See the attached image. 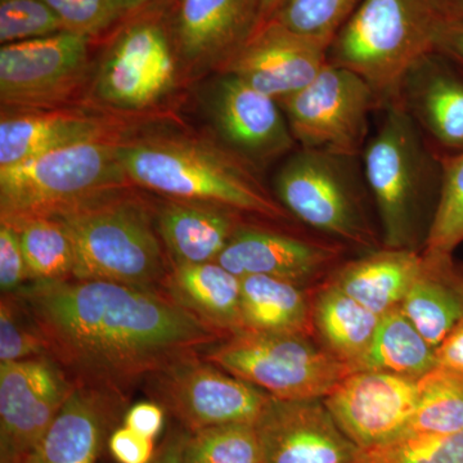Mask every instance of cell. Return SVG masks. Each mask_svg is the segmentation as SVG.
Here are the masks:
<instances>
[{"label":"cell","instance_id":"obj_5","mask_svg":"<svg viewBox=\"0 0 463 463\" xmlns=\"http://www.w3.org/2000/svg\"><path fill=\"white\" fill-rule=\"evenodd\" d=\"M443 23L434 0H362L331 42L328 62L364 78L385 106L411 67L435 51Z\"/></svg>","mask_w":463,"mask_h":463},{"label":"cell","instance_id":"obj_15","mask_svg":"<svg viewBox=\"0 0 463 463\" xmlns=\"http://www.w3.org/2000/svg\"><path fill=\"white\" fill-rule=\"evenodd\" d=\"M261 26V0H174L170 27L183 74L221 72Z\"/></svg>","mask_w":463,"mask_h":463},{"label":"cell","instance_id":"obj_37","mask_svg":"<svg viewBox=\"0 0 463 463\" xmlns=\"http://www.w3.org/2000/svg\"><path fill=\"white\" fill-rule=\"evenodd\" d=\"M47 356L41 334L14 294L0 303V364Z\"/></svg>","mask_w":463,"mask_h":463},{"label":"cell","instance_id":"obj_6","mask_svg":"<svg viewBox=\"0 0 463 463\" xmlns=\"http://www.w3.org/2000/svg\"><path fill=\"white\" fill-rule=\"evenodd\" d=\"M173 2L128 17L103 39L90 79L94 108L129 118L173 96L182 71L170 27Z\"/></svg>","mask_w":463,"mask_h":463},{"label":"cell","instance_id":"obj_21","mask_svg":"<svg viewBox=\"0 0 463 463\" xmlns=\"http://www.w3.org/2000/svg\"><path fill=\"white\" fill-rule=\"evenodd\" d=\"M341 252L337 243L241 225L216 263L240 279L263 276L300 285L327 269Z\"/></svg>","mask_w":463,"mask_h":463},{"label":"cell","instance_id":"obj_45","mask_svg":"<svg viewBox=\"0 0 463 463\" xmlns=\"http://www.w3.org/2000/svg\"><path fill=\"white\" fill-rule=\"evenodd\" d=\"M444 21H463V0H434Z\"/></svg>","mask_w":463,"mask_h":463},{"label":"cell","instance_id":"obj_32","mask_svg":"<svg viewBox=\"0 0 463 463\" xmlns=\"http://www.w3.org/2000/svg\"><path fill=\"white\" fill-rule=\"evenodd\" d=\"M440 157L443 183L437 212L421 251L426 258L452 257L463 242V154Z\"/></svg>","mask_w":463,"mask_h":463},{"label":"cell","instance_id":"obj_10","mask_svg":"<svg viewBox=\"0 0 463 463\" xmlns=\"http://www.w3.org/2000/svg\"><path fill=\"white\" fill-rule=\"evenodd\" d=\"M300 148L362 157L383 100L361 76L328 62L315 80L279 102Z\"/></svg>","mask_w":463,"mask_h":463},{"label":"cell","instance_id":"obj_35","mask_svg":"<svg viewBox=\"0 0 463 463\" xmlns=\"http://www.w3.org/2000/svg\"><path fill=\"white\" fill-rule=\"evenodd\" d=\"M362 0H285L270 20L330 45ZM269 20V21H270Z\"/></svg>","mask_w":463,"mask_h":463},{"label":"cell","instance_id":"obj_23","mask_svg":"<svg viewBox=\"0 0 463 463\" xmlns=\"http://www.w3.org/2000/svg\"><path fill=\"white\" fill-rule=\"evenodd\" d=\"M241 214L230 207L167 199L157 209L156 230L174 264L209 263L242 225Z\"/></svg>","mask_w":463,"mask_h":463},{"label":"cell","instance_id":"obj_19","mask_svg":"<svg viewBox=\"0 0 463 463\" xmlns=\"http://www.w3.org/2000/svg\"><path fill=\"white\" fill-rule=\"evenodd\" d=\"M130 118L97 108H58L3 112L0 120V167L80 145L124 138Z\"/></svg>","mask_w":463,"mask_h":463},{"label":"cell","instance_id":"obj_13","mask_svg":"<svg viewBox=\"0 0 463 463\" xmlns=\"http://www.w3.org/2000/svg\"><path fill=\"white\" fill-rule=\"evenodd\" d=\"M203 109L221 145L259 170L297 147L279 103L236 75L218 72Z\"/></svg>","mask_w":463,"mask_h":463},{"label":"cell","instance_id":"obj_3","mask_svg":"<svg viewBox=\"0 0 463 463\" xmlns=\"http://www.w3.org/2000/svg\"><path fill=\"white\" fill-rule=\"evenodd\" d=\"M362 154L365 183L379 212L383 248L422 251L428 239L423 209L438 207L443 183L440 155L397 99Z\"/></svg>","mask_w":463,"mask_h":463},{"label":"cell","instance_id":"obj_29","mask_svg":"<svg viewBox=\"0 0 463 463\" xmlns=\"http://www.w3.org/2000/svg\"><path fill=\"white\" fill-rule=\"evenodd\" d=\"M438 367L437 350L417 331L401 307L381 317L359 371H376L419 380Z\"/></svg>","mask_w":463,"mask_h":463},{"label":"cell","instance_id":"obj_31","mask_svg":"<svg viewBox=\"0 0 463 463\" xmlns=\"http://www.w3.org/2000/svg\"><path fill=\"white\" fill-rule=\"evenodd\" d=\"M463 430V373L437 367L417 380V404L404 434Z\"/></svg>","mask_w":463,"mask_h":463},{"label":"cell","instance_id":"obj_36","mask_svg":"<svg viewBox=\"0 0 463 463\" xmlns=\"http://www.w3.org/2000/svg\"><path fill=\"white\" fill-rule=\"evenodd\" d=\"M56 14L66 32L99 42L127 20L124 0H43Z\"/></svg>","mask_w":463,"mask_h":463},{"label":"cell","instance_id":"obj_22","mask_svg":"<svg viewBox=\"0 0 463 463\" xmlns=\"http://www.w3.org/2000/svg\"><path fill=\"white\" fill-rule=\"evenodd\" d=\"M124 403L116 395L75 385L44 437L23 463H97Z\"/></svg>","mask_w":463,"mask_h":463},{"label":"cell","instance_id":"obj_42","mask_svg":"<svg viewBox=\"0 0 463 463\" xmlns=\"http://www.w3.org/2000/svg\"><path fill=\"white\" fill-rule=\"evenodd\" d=\"M463 289V264L461 263ZM438 367L453 373H463V313L461 319L449 336L437 349Z\"/></svg>","mask_w":463,"mask_h":463},{"label":"cell","instance_id":"obj_1","mask_svg":"<svg viewBox=\"0 0 463 463\" xmlns=\"http://www.w3.org/2000/svg\"><path fill=\"white\" fill-rule=\"evenodd\" d=\"M14 295L72 383L124 401L164 365L225 340L164 289L71 279L33 282Z\"/></svg>","mask_w":463,"mask_h":463},{"label":"cell","instance_id":"obj_25","mask_svg":"<svg viewBox=\"0 0 463 463\" xmlns=\"http://www.w3.org/2000/svg\"><path fill=\"white\" fill-rule=\"evenodd\" d=\"M422 264L421 251L383 248L344 265L330 283L383 317L401 306Z\"/></svg>","mask_w":463,"mask_h":463},{"label":"cell","instance_id":"obj_30","mask_svg":"<svg viewBox=\"0 0 463 463\" xmlns=\"http://www.w3.org/2000/svg\"><path fill=\"white\" fill-rule=\"evenodd\" d=\"M0 222L11 224L17 231L30 281L48 283L74 279V245L61 222L52 216Z\"/></svg>","mask_w":463,"mask_h":463},{"label":"cell","instance_id":"obj_38","mask_svg":"<svg viewBox=\"0 0 463 463\" xmlns=\"http://www.w3.org/2000/svg\"><path fill=\"white\" fill-rule=\"evenodd\" d=\"M66 32L43 0H0V43L30 41Z\"/></svg>","mask_w":463,"mask_h":463},{"label":"cell","instance_id":"obj_27","mask_svg":"<svg viewBox=\"0 0 463 463\" xmlns=\"http://www.w3.org/2000/svg\"><path fill=\"white\" fill-rule=\"evenodd\" d=\"M241 306L245 332L309 337L316 330L313 307L297 283L263 276L243 277Z\"/></svg>","mask_w":463,"mask_h":463},{"label":"cell","instance_id":"obj_26","mask_svg":"<svg viewBox=\"0 0 463 463\" xmlns=\"http://www.w3.org/2000/svg\"><path fill=\"white\" fill-rule=\"evenodd\" d=\"M422 258L421 272L399 307L437 350L462 317L461 263H456L453 257Z\"/></svg>","mask_w":463,"mask_h":463},{"label":"cell","instance_id":"obj_2","mask_svg":"<svg viewBox=\"0 0 463 463\" xmlns=\"http://www.w3.org/2000/svg\"><path fill=\"white\" fill-rule=\"evenodd\" d=\"M128 181L166 199L230 207L274 222L288 210L260 179V170L213 142L187 137H125L118 147Z\"/></svg>","mask_w":463,"mask_h":463},{"label":"cell","instance_id":"obj_28","mask_svg":"<svg viewBox=\"0 0 463 463\" xmlns=\"http://www.w3.org/2000/svg\"><path fill=\"white\" fill-rule=\"evenodd\" d=\"M380 319L330 282L313 306L315 328L321 334L326 349L354 373L373 345Z\"/></svg>","mask_w":463,"mask_h":463},{"label":"cell","instance_id":"obj_33","mask_svg":"<svg viewBox=\"0 0 463 463\" xmlns=\"http://www.w3.org/2000/svg\"><path fill=\"white\" fill-rule=\"evenodd\" d=\"M355 463H463V430L455 434H402L359 449Z\"/></svg>","mask_w":463,"mask_h":463},{"label":"cell","instance_id":"obj_40","mask_svg":"<svg viewBox=\"0 0 463 463\" xmlns=\"http://www.w3.org/2000/svg\"><path fill=\"white\" fill-rule=\"evenodd\" d=\"M108 447L118 463H151L156 455L154 439L130 430L124 425L111 432Z\"/></svg>","mask_w":463,"mask_h":463},{"label":"cell","instance_id":"obj_47","mask_svg":"<svg viewBox=\"0 0 463 463\" xmlns=\"http://www.w3.org/2000/svg\"><path fill=\"white\" fill-rule=\"evenodd\" d=\"M285 0H261V25L276 14Z\"/></svg>","mask_w":463,"mask_h":463},{"label":"cell","instance_id":"obj_34","mask_svg":"<svg viewBox=\"0 0 463 463\" xmlns=\"http://www.w3.org/2000/svg\"><path fill=\"white\" fill-rule=\"evenodd\" d=\"M187 463H264L254 423H230L190 434Z\"/></svg>","mask_w":463,"mask_h":463},{"label":"cell","instance_id":"obj_14","mask_svg":"<svg viewBox=\"0 0 463 463\" xmlns=\"http://www.w3.org/2000/svg\"><path fill=\"white\" fill-rule=\"evenodd\" d=\"M74 386L48 356L0 364V463H23Z\"/></svg>","mask_w":463,"mask_h":463},{"label":"cell","instance_id":"obj_4","mask_svg":"<svg viewBox=\"0 0 463 463\" xmlns=\"http://www.w3.org/2000/svg\"><path fill=\"white\" fill-rule=\"evenodd\" d=\"M57 219L75 251L74 279L155 288L167 272L148 207L128 188L63 210Z\"/></svg>","mask_w":463,"mask_h":463},{"label":"cell","instance_id":"obj_41","mask_svg":"<svg viewBox=\"0 0 463 463\" xmlns=\"http://www.w3.org/2000/svg\"><path fill=\"white\" fill-rule=\"evenodd\" d=\"M165 410L156 402H143L133 405L124 416V426L130 430L155 439L163 431Z\"/></svg>","mask_w":463,"mask_h":463},{"label":"cell","instance_id":"obj_7","mask_svg":"<svg viewBox=\"0 0 463 463\" xmlns=\"http://www.w3.org/2000/svg\"><path fill=\"white\" fill-rule=\"evenodd\" d=\"M121 139L80 143L0 167V221L56 215L128 188Z\"/></svg>","mask_w":463,"mask_h":463},{"label":"cell","instance_id":"obj_24","mask_svg":"<svg viewBox=\"0 0 463 463\" xmlns=\"http://www.w3.org/2000/svg\"><path fill=\"white\" fill-rule=\"evenodd\" d=\"M164 291L225 339L245 332L241 279L216 261L174 264Z\"/></svg>","mask_w":463,"mask_h":463},{"label":"cell","instance_id":"obj_17","mask_svg":"<svg viewBox=\"0 0 463 463\" xmlns=\"http://www.w3.org/2000/svg\"><path fill=\"white\" fill-rule=\"evenodd\" d=\"M255 430L264 463H355L359 452L323 399L272 397Z\"/></svg>","mask_w":463,"mask_h":463},{"label":"cell","instance_id":"obj_9","mask_svg":"<svg viewBox=\"0 0 463 463\" xmlns=\"http://www.w3.org/2000/svg\"><path fill=\"white\" fill-rule=\"evenodd\" d=\"M203 358L277 399H323L354 373L300 335L242 332L207 347Z\"/></svg>","mask_w":463,"mask_h":463},{"label":"cell","instance_id":"obj_46","mask_svg":"<svg viewBox=\"0 0 463 463\" xmlns=\"http://www.w3.org/2000/svg\"><path fill=\"white\" fill-rule=\"evenodd\" d=\"M173 2V0H124L125 9H127L128 17L141 14L149 8L157 7L164 3Z\"/></svg>","mask_w":463,"mask_h":463},{"label":"cell","instance_id":"obj_20","mask_svg":"<svg viewBox=\"0 0 463 463\" xmlns=\"http://www.w3.org/2000/svg\"><path fill=\"white\" fill-rule=\"evenodd\" d=\"M440 156L463 154V71L434 51L411 67L397 97Z\"/></svg>","mask_w":463,"mask_h":463},{"label":"cell","instance_id":"obj_43","mask_svg":"<svg viewBox=\"0 0 463 463\" xmlns=\"http://www.w3.org/2000/svg\"><path fill=\"white\" fill-rule=\"evenodd\" d=\"M435 51L452 60L463 71V21H444Z\"/></svg>","mask_w":463,"mask_h":463},{"label":"cell","instance_id":"obj_44","mask_svg":"<svg viewBox=\"0 0 463 463\" xmlns=\"http://www.w3.org/2000/svg\"><path fill=\"white\" fill-rule=\"evenodd\" d=\"M188 438L190 432L183 428L173 429L164 439L160 449L156 450L151 463H187L185 452H187Z\"/></svg>","mask_w":463,"mask_h":463},{"label":"cell","instance_id":"obj_18","mask_svg":"<svg viewBox=\"0 0 463 463\" xmlns=\"http://www.w3.org/2000/svg\"><path fill=\"white\" fill-rule=\"evenodd\" d=\"M328 48L326 43L270 20L259 27L221 72L236 75L281 102L315 80L328 63Z\"/></svg>","mask_w":463,"mask_h":463},{"label":"cell","instance_id":"obj_39","mask_svg":"<svg viewBox=\"0 0 463 463\" xmlns=\"http://www.w3.org/2000/svg\"><path fill=\"white\" fill-rule=\"evenodd\" d=\"M30 281L20 237L11 224L0 222V288L3 294H14Z\"/></svg>","mask_w":463,"mask_h":463},{"label":"cell","instance_id":"obj_11","mask_svg":"<svg viewBox=\"0 0 463 463\" xmlns=\"http://www.w3.org/2000/svg\"><path fill=\"white\" fill-rule=\"evenodd\" d=\"M96 41L71 32L0 48L3 112L63 108L90 80Z\"/></svg>","mask_w":463,"mask_h":463},{"label":"cell","instance_id":"obj_12","mask_svg":"<svg viewBox=\"0 0 463 463\" xmlns=\"http://www.w3.org/2000/svg\"><path fill=\"white\" fill-rule=\"evenodd\" d=\"M147 392L190 434L254 423L270 395L206 361L201 353L176 359L149 374Z\"/></svg>","mask_w":463,"mask_h":463},{"label":"cell","instance_id":"obj_8","mask_svg":"<svg viewBox=\"0 0 463 463\" xmlns=\"http://www.w3.org/2000/svg\"><path fill=\"white\" fill-rule=\"evenodd\" d=\"M361 157L298 148L274 178L277 200L289 215L346 245L367 252L383 248L364 210Z\"/></svg>","mask_w":463,"mask_h":463},{"label":"cell","instance_id":"obj_16","mask_svg":"<svg viewBox=\"0 0 463 463\" xmlns=\"http://www.w3.org/2000/svg\"><path fill=\"white\" fill-rule=\"evenodd\" d=\"M335 421L359 449L404 434L417 404V380L355 371L323 398Z\"/></svg>","mask_w":463,"mask_h":463}]
</instances>
